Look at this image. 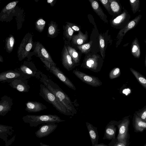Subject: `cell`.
I'll list each match as a JSON object with an SVG mask.
<instances>
[{
  "mask_svg": "<svg viewBox=\"0 0 146 146\" xmlns=\"http://www.w3.org/2000/svg\"><path fill=\"white\" fill-rule=\"evenodd\" d=\"M40 75L39 80L40 82L58 99L67 109L74 115L76 114L77 110L70 98L59 86L42 72Z\"/></svg>",
  "mask_w": 146,
  "mask_h": 146,
  "instance_id": "1",
  "label": "cell"
},
{
  "mask_svg": "<svg viewBox=\"0 0 146 146\" xmlns=\"http://www.w3.org/2000/svg\"><path fill=\"white\" fill-rule=\"evenodd\" d=\"M137 115L142 120L146 121V109L135 112Z\"/></svg>",
  "mask_w": 146,
  "mask_h": 146,
  "instance_id": "39",
  "label": "cell"
},
{
  "mask_svg": "<svg viewBox=\"0 0 146 146\" xmlns=\"http://www.w3.org/2000/svg\"><path fill=\"white\" fill-rule=\"evenodd\" d=\"M92 43V41H90L87 43L78 45L77 47L82 52L87 53L90 50Z\"/></svg>",
  "mask_w": 146,
  "mask_h": 146,
  "instance_id": "31",
  "label": "cell"
},
{
  "mask_svg": "<svg viewBox=\"0 0 146 146\" xmlns=\"http://www.w3.org/2000/svg\"><path fill=\"white\" fill-rule=\"evenodd\" d=\"M40 146H50V145H48L43 143L42 142H40Z\"/></svg>",
  "mask_w": 146,
  "mask_h": 146,
  "instance_id": "44",
  "label": "cell"
},
{
  "mask_svg": "<svg viewBox=\"0 0 146 146\" xmlns=\"http://www.w3.org/2000/svg\"><path fill=\"white\" fill-rule=\"evenodd\" d=\"M23 121L28 123L31 127H36L39 125L48 123H58L65 121L56 115L47 114L40 115H27L22 117Z\"/></svg>",
  "mask_w": 146,
  "mask_h": 146,
  "instance_id": "3",
  "label": "cell"
},
{
  "mask_svg": "<svg viewBox=\"0 0 146 146\" xmlns=\"http://www.w3.org/2000/svg\"><path fill=\"white\" fill-rule=\"evenodd\" d=\"M120 74V71L118 68L113 69L109 74V78L112 79L118 77Z\"/></svg>",
  "mask_w": 146,
  "mask_h": 146,
  "instance_id": "38",
  "label": "cell"
},
{
  "mask_svg": "<svg viewBox=\"0 0 146 146\" xmlns=\"http://www.w3.org/2000/svg\"><path fill=\"white\" fill-rule=\"evenodd\" d=\"M18 1H14L8 3L2 9L0 13V21H9V19L15 12V9Z\"/></svg>",
  "mask_w": 146,
  "mask_h": 146,
  "instance_id": "9",
  "label": "cell"
},
{
  "mask_svg": "<svg viewBox=\"0 0 146 146\" xmlns=\"http://www.w3.org/2000/svg\"></svg>",
  "mask_w": 146,
  "mask_h": 146,
  "instance_id": "49",
  "label": "cell"
},
{
  "mask_svg": "<svg viewBox=\"0 0 146 146\" xmlns=\"http://www.w3.org/2000/svg\"><path fill=\"white\" fill-rule=\"evenodd\" d=\"M34 52L40 58L50 64L51 66H56V64L53 60L49 53L45 47L40 42L36 43Z\"/></svg>",
  "mask_w": 146,
  "mask_h": 146,
  "instance_id": "13",
  "label": "cell"
},
{
  "mask_svg": "<svg viewBox=\"0 0 146 146\" xmlns=\"http://www.w3.org/2000/svg\"><path fill=\"white\" fill-rule=\"evenodd\" d=\"M33 44L32 35L29 33L27 34L23 39L18 48L17 54L19 61H22L27 57L32 48Z\"/></svg>",
  "mask_w": 146,
  "mask_h": 146,
  "instance_id": "5",
  "label": "cell"
},
{
  "mask_svg": "<svg viewBox=\"0 0 146 146\" xmlns=\"http://www.w3.org/2000/svg\"><path fill=\"white\" fill-rule=\"evenodd\" d=\"M6 82L12 88L21 92H28L30 88L27 80L13 79L7 81Z\"/></svg>",
  "mask_w": 146,
  "mask_h": 146,
  "instance_id": "14",
  "label": "cell"
},
{
  "mask_svg": "<svg viewBox=\"0 0 146 146\" xmlns=\"http://www.w3.org/2000/svg\"><path fill=\"white\" fill-rule=\"evenodd\" d=\"M143 146H146V143H145V144Z\"/></svg>",
  "mask_w": 146,
  "mask_h": 146,
  "instance_id": "46",
  "label": "cell"
},
{
  "mask_svg": "<svg viewBox=\"0 0 146 146\" xmlns=\"http://www.w3.org/2000/svg\"><path fill=\"white\" fill-rule=\"evenodd\" d=\"M57 31V26L54 22H51L49 25L48 33L50 36H53L56 33Z\"/></svg>",
  "mask_w": 146,
  "mask_h": 146,
  "instance_id": "32",
  "label": "cell"
},
{
  "mask_svg": "<svg viewBox=\"0 0 146 146\" xmlns=\"http://www.w3.org/2000/svg\"><path fill=\"white\" fill-rule=\"evenodd\" d=\"M74 31L68 25H66L65 27V34L66 37L70 40L72 38Z\"/></svg>",
  "mask_w": 146,
  "mask_h": 146,
  "instance_id": "35",
  "label": "cell"
},
{
  "mask_svg": "<svg viewBox=\"0 0 146 146\" xmlns=\"http://www.w3.org/2000/svg\"><path fill=\"white\" fill-rule=\"evenodd\" d=\"M49 71L69 88L74 90H76L72 82L56 66H51Z\"/></svg>",
  "mask_w": 146,
  "mask_h": 146,
  "instance_id": "10",
  "label": "cell"
},
{
  "mask_svg": "<svg viewBox=\"0 0 146 146\" xmlns=\"http://www.w3.org/2000/svg\"><path fill=\"white\" fill-rule=\"evenodd\" d=\"M86 123L92 146H93L98 143L99 136L97 127H94L92 124L88 122H86Z\"/></svg>",
  "mask_w": 146,
  "mask_h": 146,
  "instance_id": "21",
  "label": "cell"
},
{
  "mask_svg": "<svg viewBox=\"0 0 146 146\" xmlns=\"http://www.w3.org/2000/svg\"><path fill=\"white\" fill-rule=\"evenodd\" d=\"M93 146H109L108 145L105 144L103 143H101L100 144H97Z\"/></svg>",
  "mask_w": 146,
  "mask_h": 146,
  "instance_id": "42",
  "label": "cell"
},
{
  "mask_svg": "<svg viewBox=\"0 0 146 146\" xmlns=\"http://www.w3.org/2000/svg\"><path fill=\"white\" fill-rule=\"evenodd\" d=\"M18 70L23 75L26 80L31 77H34L39 79L41 71L38 70L35 66L28 62L25 61Z\"/></svg>",
  "mask_w": 146,
  "mask_h": 146,
  "instance_id": "6",
  "label": "cell"
},
{
  "mask_svg": "<svg viewBox=\"0 0 146 146\" xmlns=\"http://www.w3.org/2000/svg\"><path fill=\"white\" fill-rule=\"evenodd\" d=\"M13 79L26 80L17 68L13 70H9L0 73V82L5 83Z\"/></svg>",
  "mask_w": 146,
  "mask_h": 146,
  "instance_id": "11",
  "label": "cell"
},
{
  "mask_svg": "<svg viewBox=\"0 0 146 146\" xmlns=\"http://www.w3.org/2000/svg\"><path fill=\"white\" fill-rule=\"evenodd\" d=\"M130 70L139 83L145 89L146 88V79L145 78L137 71L132 68H130Z\"/></svg>",
  "mask_w": 146,
  "mask_h": 146,
  "instance_id": "28",
  "label": "cell"
},
{
  "mask_svg": "<svg viewBox=\"0 0 146 146\" xmlns=\"http://www.w3.org/2000/svg\"><path fill=\"white\" fill-rule=\"evenodd\" d=\"M131 52L135 57L139 58L140 55V45L136 38L133 40L131 44Z\"/></svg>",
  "mask_w": 146,
  "mask_h": 146,
  "instance_id": "25",
  "label": "cell"
},
{
  "mask_svg": "<svg viewBox=\"0 0 146 146\" xmlns=\"http://www.w3.org/2000/svg\"><path fill=\"white\" fill-rule=\"evenodd\" d=\"M39 94L46 102L52 104L61 113L67 116H74V114L67 109L58 99L43 84L40 85Z\"/></svg>",
  "mask_w": 146,
  "mask_h": 146,
  "instance_id": "2",
  "label": "cell"
},
{
  "mask_svg": "<svg viewBox=\"0 0 146 146\" xmlns=\"http://www.w3.org/2000/svg\"><path fill=\"white\" fill-rule=\"evenodd\" d=\"M142 15H139L128 22L125 27L120 31L119 33L120 36H123L128 31L135 27L139 21Z\"/></svg>",
  "mask_w": 146,
  "mask_h": 146,
  "instance_id": "22",
  "label": "cell"
},
{
  "mask_svg": "<svg viewBox=\"0 0 146 146\" xmlns=\"http://www.w3.org/2000/svg\"><path fill=\"white\" fill-rule=\"evenodd\" d=\"M88 37L87 33L84 34L80 31L77 35L73 36L72 39L74 44L80 45L85 43Z\"/></svg>",
  "mask_w": 146,
  "mask_h": 146,
  "instance_id": "24",
  "label": "cell"
},
{
  "mask_svg": "<svg viewBox=\"0 0 146 146\" xmlns=\"http://www.w3.org/2000/svg\"><path fill=\"white\" fill-rule=\"evenodd\" d=\"M67 24L74 31H80V29L79 27L75 24L66 22Z\"/></svg>",
  "mask_w": 146,
  "mask_h": 146,
  "instance_id": "41",
  "label": "cell"
},
{
  "mask_svg": "<svg viewBox=\"0 0 146 146\" xmlns=\"http://www.w3.org/2000/svg\"><path fill=\"white\" fill-rule=\"evenodd\" d=\"M117 122L115 121H111L107 124L105 128L103 139L110 140L116 138Z\"/></svg>",
  "mask_w": 146,
  "mask_h": 146,
  "instance_id": "16",
  "label": "cell"
},
{
  "mask_svg": "<svg viewBox=\"0 0 146 146\" xmlns=\"http://www.w3.org/2000/svg\"><path fill=\"white\" fill-rule=\"evenodd\" d=\"M25 105V110L29 113L39 112L47 108L43 104L36 101H28L26 103Z\"/></svg>",
  "mask_w": 146,
  "mask_h": 146,
  "instance_id": "18",
  "label": "cell"
},
{
  "mask_svg": "<svg viewBox=\"0 0 146 146\" xmlns=\"http://www.w3.org/2000/svg\"><path fill=\"white\" fill-rule=\"evenodd\" d=\"M109 146H129V145L125 144L117 139H111V141L108 144Z\"/></svg>",
  "mask_w": 146,
  "mask_h": 146,
  "instance_id": "36",
  "label": "cell"
},
{
  "mask_svg": "<svg viewBox=\"0 0 146 146\" xmlns=\"http://www.w3.org/2000/svg\"><path fill=\"white\" fill-rule=\"evenodd\" d=\"M1 0H0V3H1Z\"/></svg>",
  "mask_w": 146,
  "mask_h": 146,
  "instance_id": "47",
  "label": "cell"
},
{
  "mask_svg": "<svg viewBox=\"0 0 146 146\" xmlns=\"http://www.w3.org/2000/svg\"><path fill=\"white\" fill-rule=\"evenodd\" d=\"M45 23V21L43 19H39L36 21L35 23L36 29L39 32H42L44 29Z\"/></svg>",
  "mask_w": 146,
  "mask_h": 146,
  "instance_id": "34",
  "label": "cell"
},
{
  "mask_svg": "<svg viewBox=\"0 0 146 146\" xmlns=\"http://www.w3.org/2000/svg\"><path fill=\"white\" fill-rule=\"evenodd\" d=\"M99 46L101 54L104 58V52L105 47V41L103 37L100 34L99 36Z\"/></svg>",
  "mask_w": 146,
  "mask_h": 146,
  "instance_id": "37",
  "label": "cell"
},
{
  "mask_svg": "<svg viewBox=\"0 0 146 146\" xmlns=\"http://www.w3.org/2000/svg\"><path fill=\"white\" fill-rule=\"evenodd\" d=\"M110 9L114 13H118L120 10L119 5L118 2L115 0H108Z\"/></svg>",
  "mask_w": 146,
  "mask_h": 146,
  "instance_id": "30",
  "label": "cell"
},
{
  "mask_svg": "<svg viewBox=\"0 0 146 146\" xmlns=\"http://www.w3.org/2000/svg\"><path fill=\"white\" fill-rule=\"evenodd\" d=\"M62 61L64 67L68 71L72 70L76 66L68 52L66 47L65 46L62 55Z\"/></svg>",
  "mask_w": 146,
  "mask_h": 146,
  "instance_id": "17",
  "label": "cell"
},
{
  "mask_svg": "<svg viewBox=\"0 0 146 146\" xmlns=\"http://www.w3.org/2000/svg\"><path fill=\"white\" fill-rule=\"evenodd\" d=\"M66 47L69 54L76 66L78 64L80 61L78 54L76 50L72 47L68 46Z\"/></svg>",
  "mask_w": 146,
  "mask_h": 146,
  "instance_id": "27",
  "label": "cell"
},
{
  "mask_svg": "<svg viewBox=\"0 0 146 146\" xmlns=\"http://www.w3.org/2000/svg\"><path fill=\"white\" fill-rule=\"evenodd\" d=\"M132 124L135 132L142 133L146 129V121L141 119L135 113L134 114Z\"/></svg>",
  "mask_w": 146,
  "mask_h": 146,
  "instance_id": "20",
  "label": "cell"
},
{
  "mask_svg": "<svg viewBox=\"0 0 146 146\" xmlns=\"http://www.w3.org/2000/svg\"><path fill=\"white\" fill-rule=\"evenodd\" d=\"M3 61V58L2 56L0 55V62H2Z\"/></svg>",
  "mask_w": 146,
  "mask_h": 146,
  "instance_id": "45",
  "label": "cell"
},
{
  "mask_svg": "<svg viewBox=\"0 0 146 146\" xmlns=\"http://www.w3.org/2000/svg\"><path fill=\"white\" fill-rule=\"evenodd\" d=\"M16 135L12 126L0 124V139L4 142L5 146H10L15 140Z\"/></svg>",
  "mask_w": 146,
  "mask_h": 146,
  "instance_id": "7",
  "label": "cell"
},
{
  "mask_svg": "<svg viewBox=\"0 0 146 146\" xmlns=\"http://www.w3.org/2000/svg\"><path fill=\"white\" fill-rule=\"evenodd\" d=\"M55 0H47V1L48 3H50L51 5L52 6L53 4V2Z\"/></svg>",
  "mask_w": 146,
  "mask_h": 146,
  "instance_id": "43",
  "label": "cell"
},
{
  "mask_svg": "<svg viewBox=\"0 0 146 146\" xmlns=\"http://www.w3.org/2000/svg\"><path fill=\"white\" fill-rule=\"evenodd\" d=\"M93 10L100 17V18L106 23H108L106 20L107 16L104 13L98 2L94 0H89Z\"/></svg>",
  "mask_w": 146,
  "mask_h": 146,
  "instance_id": "23",
  "label": "cell"
},
{
  "mask_svg": "<svg viewBox=\"0 0 146 146\" xmlns=\"http://www.w3.org/2000/svg\"><path fill=\"white\" fill-rule=\"evenodd\" d=\"M73 73L83 82L94 87H97L102 84L98 78L88 75L77 70H74Z\"/></svg>",
  "mask_w": 146,
  "mask_h": 146,
  "instance_id": "8",
  "label": "cell"
},
{
  "mask_svg": "<svg viewBox=\"0 0 146 146\" xmlns=\"http://www.w3.org/2000/svg\"><path fill=\"white\" fill-rule=\"evenodd\" d=\"M130 123L129 116L125 117L121 120L117 121V127L118 129V134L116 137L119 141L129 145L130 143V135L129 131Z\"/></svg>",
  "mask_w": 146,
  "mask_h": 146,
  "instance_id": "4",
  "label": "cell"
},
{
  "mask_svg": "<svg viewBox=\"0 0 146 146\" xmlns=\"http://www.w3.org/2000/svg\"><path fill=\"white\" fill-rule=\"evenodd\" d=\"M0 55H1L0 54Z\"/></svg>",
  "mask_w": 146,
  "mask_h": 146,
  "instance_id": "48",
  "label": "cell"
},
{
  "mask_svg": "<svg viewBox=\"0 0 146 146\" xmlns=\"http://www.w3.org/2000/svg\"><path fill=\"white\" fill-rule=\"evenodd\" d=\"M13 104V99L5 95L0 98V115L4 116L11 110Z\"/></svg>",
  "mask_w": 146,
  "mask_h": 146,
  "instance_id": "15",
  "label": "cell"
},
{
  "mask_svg": "<svg viewBox=\"0 0 146 146\" xmlns=\"http://www.w3.org/2000/svg\"><path fill=\"white\" fill-rule=\"evenodd\" d=\"M127 17V13L124 12L112 20L111 23L112 25L117 26L124 21Z\"/></svg>",
  "mask_w": 146,
  "mask_h": 146,
  "instance_id": "29",
  "label": "cell"
},
{
  "mask_svg": "<svg viewBox=\"0 0 146 146\" xmlns=\"http://www.w3.org/2000/svg\"><path fill=\"white\" fill-rule=\"evenodd\" d=\"M15 39L13 36L10 34L5 40V48L6 52L8 53L11 52L13 49Z\"/></svg>",
  "mask_w": 146,
  "mask_h": 146,
  "instance_id": "26",
  "label": "cell"
},
{
  "mask_svg": "<svg viewBox=\"0 0 146 146\" xmlns=\"http://www.w3.org/2000/svg\"><path fill=\"white\" fill-rule=\"evenodd\" d=\"M132 10L134 14L135 13L139 10L140 5L139 0H130L129 1Z\"/></svg>",
  "mask_w": 146,
  "mask_h": 146,
  "instance_id": "33",
  "label": "cell"
},
{
  "mask_svg": "<svg viewBox=\"0 0 146 146\" xmlns=\"http://www.w3.org/2000/svg\"><path fill=\"white\" fill-rule=\"evenodd\" d=\"M104 7L109 12L110 10V3L108 0H99Z\"/></svg>",
  "mask_w": 146,
  "mask_h": 146,
  "instance_id": "40",
  "label": "cell"
},
{
  "mask_svg": "<svg viewBox=\"0 0 146 146\" xmlns=\"http://www.w3.org/2000/svg\"><path fill=\"white\" fill-rule=\"evenodd\" d=\"M98 58L95 54L88 56L84 60L81 67L91 70H96L98 66Z\"/></svg>",
  "mask_w": 146,
  "mask_h": 146,
  "instance_id": "19",
  "label": "cell"
},
{
  "mask_svg": "<svg viewBox=\"0 0 146 146\" xmlns=\"http://www.w3.org/2000/svg\"><path fill=\"white\" fill-rule=\"evenodd\" d=\"M57 126V124L54 123H48L43 124L39 127L38 129L35 132V135L38 138L46 137L54 131Z\"/></svg>",
  "mask_w": 146,
  "mask_h": 146,
  "instance_id": "12",
  "label": "cell"
}]
</instances>
